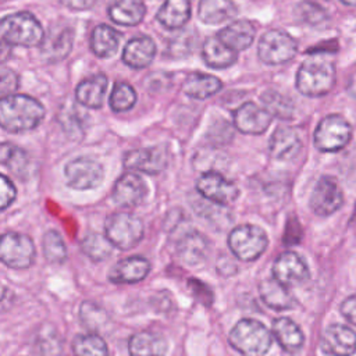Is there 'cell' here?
<instances>
[{"mask_svg": "<svg viewBox=\"0 0 356 356\" xmlns=\"http://www.w3.org/2000/svg\"><path fill=\"white\" fill-rule=\"evenodd\" d=\"M107 89V78L104 74H97L83 79L75 89L76 102L89 108H99Z\"/></svg>", "mask_w": 356, "mask_h": 356, "instance_id": "484cf974", "label": "cell"}, {"mask_svg": "<svg viewBox=\"0 0 356 356\" xmlns=\"http://www.w3.org/2000/svg\"><path fill=\"white\" fill-rule=\"evenodd\" d=\"M320 348L328 356H352L356 352V332L339 323L330 324L323 331Z\"/></svg>", "mask_w": 356, "mask_h": 356, "instance_id": "5bb4252c", "label": "cell"}, {"mask_svg": "<svg viewBox=\"0 0 356 356\" xmlns=\"http://www.w3.org/2000/svg\"><path fill=\"white\" fill-rule=\"evenodd\" d=\"M64 175L70 188L75 191H89L103 182L104 170L96 160L82 156L65 164Z\"/></svg>", "mask_w": 356, "mask_h": 356, "instance_id": "30bf717a", "label": "cell"}, {"mask_svg": "<svg viewBox=\"0 0 356 356\" xmlns=\"http://www.w3.org/2000/svg\"><path fill=\"white\" fill-rule=\"evenodd\" d=\"M335 85L334 63L323 56H313L305 60L296 74L298 90L309 97L327 95Z\"/></svg>", "mask_w": 356, "mask_h": 356, "instance_id": "7a4b0ae2", "label": "cell"}, {"mask_svg": "<svg viewBox=\"0 0 356 356\" xmlns=\"http://www.w3.org/2000/svg\"><path fill=\"white\" fill-rule=\"evenodd\" d=\"M254 35L256 29L250 21L238 19L224 26L217 36L232 50L241 51L253 43Z\"/></svg>", "mask_w": 356, "mask_h": 356, "instance_id": "cb8c5ba5", "label": "cell"}, {"mask_svg": "<svg viewBox=\"0 0 356 356\" xmlns=\"http://www.w3.org/2000/svg\"><path fill=\"white\" fill-rule=\"evenodd\" d=\"M122 163L127 170L146 174H160L168 165V152L163 145L134 149L124 154Z\"/></svg>", "mask_w": 356, "mask_h": 356, "instance_id": "4fadbf2b", "label": "cell"}, {"mask_svg": "<svg viewBox=\"0 0 356 356\" xmlns=\"http://www.w3.org/2000/svg\"><path fill=\"white\" fill-rule=\"evenodd\" d=\"M35 349L39 356H60L61 341L57 331L50 328H40L35 338Z\"/></svg>", "mask_w": 356, "mask_h": 356, "instance_id": "60d3db41", "label": "cell"}, {"mask_svg": "<svg viewBox=\"0 0 356 356\" xmlns=\"http://www.w3.org/2000/svg\"><path fill=\"white\" fill-rule=\"evenodd\" d=\"M293 14L299 22L310 25V26H317L327 19L325 10L321 6H318L317 3L310 1V0L298 3L293 10Z\"/></svg>", "mask_w": 356, "mask_h": 356, "instance_id": "ab89813d", "label": "cell"}, {"mask_svg": "<svg viewBox=\"0 0 356 356\" xmlns=\"http://www.w3.org/2000/svg\"><path fill=\"white\" fill-rule=\"evenodd\" d=\"M156 56V43L150 36L139 35L131 39L122 50V61L132 68L147 67Z\"/></svg>", "mask_w": 356, "mask_h": 356, "instance_id": "44dd1931", "label": "cell"}, {"mask_svg": "<svg viewBox=\"0 0 356 356\" xmlns=\"http://www.w3.org/2000/svg\"><path fill=\"white\" fill-rule=\"evenodd\" d=\"M18 86V76L11 70H7L6 67L1 68V82H0V92L1 97L13 95V92Z\"/></svg>", "mask_w": 356, "mask_h": 356, "instance_id": "f6af8a7d", "label": "cell"}, {"mask_svg": "<svg viewBox=\"0 0 356 356\" xmlns=\"http://www.w3.org/2000/svg\"><path fill=\"white\" fill-rule=\"evenodd\" d=\"M136 103V92L127 82H115L110 95V107L115 113L128 111Z\"/></svg>", "mask_w": 356, "mask_h": 356, "instance_id": "f35d334b", "label": "cell"}, {"mask_svg": "<svg viewBox=\"0 0 356 356\" xmlns=\"http://www.w3.org/2000/svg\"><path fill=\"white\" fill-rule=\"evenodd\" d=\"M43 256L50 263H64L67 260V246L63 236L56 229H49L43 235Z\"/></svg>", "mask_w": 356, "mask_h": 356, "instance_id": "74e56055", "label": "cell"}, {"mask_svg": "<svg viewBox=\"0 0 356 356\" xmlns=\"http://www.w3.org/2000/svg\"><path fill=\"white\" fill-rule=\"evenodd\" d=\"M146 193L147 188L142 177L136 172H125L115 181L111 197L118 206L129 209L139 206L145 200Z\"/></svg>", "mask_w": 356, "mask_h": 356, "instance_id": "e0dca14e", "label": "cell"}, {"mask_svg": "<svg viewBox=\"0 0 356 356\" xmlns=\"http://www.w3.org/2000/svg\"><path fill=\"white\" fill-rule=\"evenodd\" d=\"M118 44H120V33L114 28L106 24H100L95 26V29L92 31L90 49L97 57L106 58L113 56L117 51Z\"/></svg>", "mask_w": 356, "mask_h": 356, "instance_id": "1f68e13d", "label": "cell"}, {"mask_svg": "<svg viewBox=\"0 0 356 356\" xmlns=\"http://www.w3.org/2000/svg\"><path fill=\"white\" fill-rule=\"evenodd\" d=\"M74 42V32L71 28H64L57 33H49L42 43V56L49 63H56L65 58Z\"/></svg>", "mask_w": 356, "mask_h": 356, "instance_id": "f1b7e54d", "label": "cell"}, {"mask_svg": "<svg viewBox=\"0 0 356 356\" xmlns=\"http://www.w3.org/2000/svg\"><path fill=\"white\" fill-rule=\"evenodd\" d=\"M104 231L106 236L115 248L121 250H129L142 241L145 227L139 217L131 213L120 211L107 217Z\"/></svg>", "mask_w": 356, "mask_h": 356, "instance_id": "8992f818", "label": "cell"}, {"mask_svg": "<svg viewBox=\"0 0 356 356\" xmlns=\"http://www.w3.org/2000/svg\"><path fill=\"white\" fill-rule=\"evenodd\" d=\"M36 249L32 239L19 232H6L0 242L1 261L14 270H25L35 263Z\"/></svg>", "mask_w": 356, "mask_h": 356, "instance_id": "52a82bcc", "label": "cell"}, {"mask_svg": "<svg viewBox=\"0 0 356 356\" xmlns=\"http://www.w3.org/2000/svg\"><path fill=\"white\" fill-rule=\"evenodd\" d=\"M221 88L222 83L217 76L203 72L189 74L182 83V90L185 95L197 100H204L216 95Z\"/></svg>", "mask_w": 356, "mask_h": 356, "instance_id": "83f0119b", "label": "cell"}, {"mask_svg": "<svg viewBox=\"0 0 356 356\" xmlns=\"http://www.w3.org/2000/svg\"><path fill=\"white\" fill-rule=\"evenodd\" d=\"M156 18L164 28L178 29L191 18V3L189 0H165Z\"/></svg>", "mask_w": 356, "mask_h": 356, "instance_id": "4dcf8cb0", "label": "cell"}, {"mask_svg": "<svg viewBox=\"0 0 356 356\" xmlns=\"http://www.w3.org/2000/svg\"><path fill=\"white\" fill-rule=\"evenodd\" d=\"M79 317L82 323L90 330H100L107 321V316L97 305L92 302H83L79 309Z\"/></svg>", "mask_w": 356, "mask_h": 356, "instance_id": "b9f144b4", "label": "cell"}, {"mask_svg": "<svg viewBox=\"0 0 356 356\" xmlns=\"http://www.w3.org/2000/svg\"><path fill=\"white\" fill-rule=\"evenodd\" d=\"M146 14V6L142 0H115L108 7V17L113 22L132 26L138 25Z\"/></svg>", "mask_w": 356, "mask_h": 356, "instance_id": "f546056e", "label": "cell"}, {"mask_svg": "<svg viewBox=\"0 0 356 356\" xmlns=\"http://www.w3.org/2000/svg\"><path fill=\"white\" fill-rule=\"evenodd\" d=\"M60 124L68 134H81L82 132V121L79 120V113L76 114V110L70 107L68 110H63L60 114Z\"/></svg>", "mask_w": 356, "mask_h": 356, "instance_id": "7bdbcfd3", "label": "cell"}, {"mask_svg": "<svg viewBox=\"0 0 356 356\" xmlns=\"http://www.w3.org/2000/svg\"><path fill=\"white\" fill-rule=\"evenodd\" d=\"M202 57L211 68H227L236 61V51L228 47L218 36H209L202 46Z\"/></svg>", "mask_w": 356, "mask_h": 356, "instance_id": "4316f807", "label": "cell"}, {"mask_svg": "<svg viewBox=\"0 0 356 356\" xmlns=\"http://www.w3.org/2000/svg\"><path fill=\"white\" fill-rule=\"evenodd\" d=\"M196 189L204 199L218 206H228L239 196L236 184L217 171L203 172L196 181Z\"/></svg>", "mask_w": 356, "mask_h": 356, "instance_id": "8fae6325", "label": "cell"}, {"mask_svg": "<svg viewBox=\"0 0 356 356\" xmlns=\"http://www.w3.org/2000/svg\"><path fill=\"white\" fill-rule=\"evenodd\" d=\"M197 11L204 24L217 25L231 19L236 13V7L231 0H200Z\"/></svg>", "mask_w": 356, "mask_h": 356, "instance_id": "d6a6232c", "label": "cell"}, {"mask_svg": "<svg viewBox=\"0 0 356 356\" xmlns=\"http://www.w3.org/2000/svg\"><path fill=\"white\" fill-rule=\"evenodd\" d=\"M259 293L261 300L273 310H289L296 305V299L289 291V286L281 284L274 277L266 278L259 284Z\"/></svg>", "mask_w": 356, "mask_h": 356, "instance_id": "ffe728a7", "label": "cell"}, {"mask_svg": "<svg viewBox=\"0 0 356 356\" xmlns=\"http://www.w3.org/2000/svg\"><path fill=\"white\" fill-rule=\"evenodd\" d=\"M177 253L179 260L186 266H197L207 257L209 242L203 234L192 229L179 239Z\"/></svg>", "mask_w": 356, "mask_h": 356, "instance_id": "7402d4cb", "label": "cell"}, {"mask_svg": "<svg viewBox=\"0 0 356 356\" xmlns=\"http://www.w3.org/2000/svg\"><path fill=\"white\" fill-rule=\"evenodd\" d=\"M298 44L295 39L280 29H271L266 32L257 44L259 58L270 65L284 64L293 58Z\"/></svg>", "mask_w": 356, "mask_h": 356, "instance_id": "9c48e42d", "label": "cell"}, {"mask_svg": "<svg viewBox=\"0 0 356 356\" xmlns=\"http://www.w3.org/2000/svg\"><path fill=\"white\" fill-rule=\"evenodd\" d=\"M44 118V107L36 99L13 93L0 100V124L13 134L26 132L36 128Z\"/></svg>", "mask_w": 356, "mask_h": 356, "instance_id": "6da1fadb", "label": "cell"}, {"mask_svg": "<svg viewBox=\"0 0 356 356\" xmlns=\"http://www.w3.org/2000/svg\"><path fill=\"white\" fill-rule=\"evenodd\" d=\"M58 3H61L63 6L75 10V11H83L88 10L90 7H93L96 0H57Z\"/></svg>", "mask_w": 356, "mask_h": 356, "instance_id": "c3c4849f", "label": "cell"}, {"mask_svg": "<svg viewBox=\"0 0 356 356\" xmlns=\"http://www.w3.org/2000/svg\"><path fill=\"white\" fill-rule=\"evenodd\" d=\"M75 356H108V348L104 339L97 334H81L72 341Z\"/></svg>", "mask_w": 356, "mask_h": 356, "instance_id": "d590c367", "label": "cell"}, {"mask_svg": "<svg viewBox=\"0 0 356 356\" xmlns=\"http://www.w3.org/2000/svg\"><path fill=\"white\" fill-rule=\"evenodd\" d=\"M271 328L274 338L285 352L295 353L303 346L305 335L299 325L289 317L274 318Z\"/></svg>", "mask_w": 356, "mask_h": 356, "instance_id": "d4e9b609", "label": "cell"}, {"mask_svg": "<svg viewBox=\"0 0 356 356\" xmlns=\"http://www.w3.org/2000/svg\"><path fill=\"white\" fill-rule=\"evenodd\" d=\"M131 356H163L168 349L165 337L156 331H139L128 341Z\"/></svg>", "mask_w": 356, "mask_h": 356, "instance_id": "603a6c76", "label": "cell"}, {"mask_svg": "<svg viewBox=\"0 0 356 356\" xmlns=\"http://www.w3.org/2000/svg\"><path fill=\"white\" fill-rule=\"evenodd\" d=\"M0 38L8 46L32 47L43 43L44 31L33 14L19 11L8 14L1 19Z\"/></svg>", "mask_w": 356, "mask_h": 356, "instance_id": "3957f363", "label": "cell"}, {"mask_svg": "<svg viewBox=\"0 0 356 356\" xmlns=\"http://www.w3.org/2000/svg\"><path fill=\"white\" fill-rule=\"evenodd\" d=\"M261 103L271 115H275L281 120H289L293 114V103L291 99L275 90H266L261 95Z\"/></svg>", "mask_w": 356, "mask_h": 356, "instance_id": "8d00e7d4", "label": "cell"}, {"mask_svg": "<svg viewBox=\"0 0 356 356\" xmlns=\"http://www.w3.org/2000/svg\"><path fill=\"white\" fill-rule=\"evenodd\" d=\"M343 4L346 6H352V7H356V0H341Z\"/></svg>", "mask_w": 356, "mask_h": 356, "instance_id": "f907efd6", "label": "cell"}, {"mask_svg": "<svg viewBox=\"0 0 356 356\" xmlns=\"http://www.w3.org/2000/svg\"><path fill=\"white\" fill-rule=\"evenodd\" d=\"M348 93L356 99V71L349 76V81H348Z\"/></svg>", "mask_w": 356, "mask_h": 356, "instance_id": "681fc988", "label": "cell"}, {"mask_svg": "<svg viewBox=\"0 0 356 356\" xmlns=\"http://www.w3.org/2000/svg\"><path fill=\"white\" fill-rule=\"evenodd\" d=\"M310 209L316 216L327 217L334 214L343 203V195L338 181L331 175H323L313 188Z\"/></svg>", "mask_w": 356, "mask_h": 356, "instance_id": "7c38bea8", "label": "cell"}, {"mask_svg": "<svg viewBox=\"0 0 356 356\" xmlns=\"http://www.w3.org/2000/svg\"><path fill=\"white\" fill-rule=\"evenodd\" d=\"M229 343L245 356H263L271 348L273 335L259 320L242 318L231 330Z\"/></svg>", "mask_w": 356, "mask_h": 356, "instance_id": "277c9868", "label": "cell"}, {"mask_svg": "<svg viewBox=\"0 0 356 356\" xmlns=\"http://www.w3.org/2000/svg\"><path fill=\"white\" fill-rule=\"evenodd\" d=\"M342 316L353 325H356V295L348 296L339 306Z\"/></svg>", "mask_w": 356, "mask_h": 356, "instance_id": "bcb514c9", "label": "cell"}, {"mask_svg": "<svg viewBox=\"0 0 356 356\" xmlns=\"http://www.w3.org/2000/svg\"><path fill=\"white\" fill-rule=\"evenodd\" d=\"M309 267L295 252L281 253L273 264V277L286 286H295L309 280Z\"/></svg>", "mask_w": 356, "mask_h": 356, "instance_id": "9a60e30c", "label": "cell"}, {"mask_svg": "<svg viewBox=\"0 0 356 356\" xmlns=\"http://www.w3.org/2000/svg\"><path fill=\"white\" fill-rule=\"evenodd\" d=\"M228 246L232 254L242 261H254L268 246L266 231L254 224H242L231 229Z\"/></svg>", "mask_w": 356, "mask_h": 356, "instance_id": "5b68a950", "label": "cell"}, {"mask_svg": "<svg viewBox=\"0 0 356 356\" xmlns=\"http://www.w3.org/2000/svg\"><path fill=\"white\" fill-rule=\"evenodd\" d=\"M17 197V189L13 184V181L1 174L0 177V206L1 210H6Z\"/></svg>", "mask_w": 356, "mask_h": 356, "instance_id": "ee69618b", "label": "cell"}, {"mask_svg": "<svg viewBox=\"0 0 356 356\" xmlns=\"http://www.w3.org/2000/svg\"><path fill=\"white\" fill-rule=\"evenodd\" d=\"M350 136V124L339 114H330L318 122L314 131V146L320 152H338L349 143Z\"/></svg>", "mask_w": 356, "mask_h": 356, "instance_id": "ba28073f", "label": "cell"}, {"mask_svg": "<svg viewBox=\"0 0 356 356\" xmlns=\"http://www.w3.org/2000/svg\"><path fill=\"white\" fill-rule=\"evenodd\" d=\"M150 263L142 256H129L118 260L108 273V280L114 284H135L147 277Z\"/></svg>", "mask_w": 356, "mask_h": 356, "instance_id": "ac0fdd59", "label": "cell"}, {"mask_svg": "<svg viewBox=\"0 0 356 356\" xmlns=\"http://www.w3.org/2000/svg\"><path fill=\"white\" fill-rule=\"evenodd\" d=\"M0 161L6 168H8L17 177L19 178L26 177L29 170V156L24 149L13 143L4 142L0 149Z\"/></svg>", "mask_w": 356, "mask_h": 356, "instance_id": "836d02e7", "label": "cell"}, {"mask_svg": "<svg viewBox=\"0 0 356 356\" xmlns=\"http://www.w3.org/2000/svg\"><path fill=\"white\" fill-rule=\"evenodd\" d=\"M271 117L273 115L266 108L259 107L253 102L243 103L232 114L234 127L248 135H260L267 131L271 124Z\"/></svg>", "mask_w": 356, "mask_h": 356, "instance_id": "2e32d148", "label": "cell"}, {"mask_svg": "<svg viewBox=\"0 0 356 356\" xmlns=\"http://www.w3.org/2000/svg\"><path fill=\"white\" fill-rule=\"evenodd\" d=\"M300 238H302L300 224L296 220L288 221L286 231H285V235H284V242L288 243V245H293V243H298L300 241Z\"/></svg>", "mask_w": 356, "mask_h": 356, "instance_id": "7dc6e473", "label": "cell"}, {"mask_svg": "<svg viewBox=\"0 0 356 356\" xmlns=\"http://www.w3.org/2000/svg\"><path fill=\"white\" fill-rule=\"evenodd\" d=\"M113 246L107 236L97 232L88 234L81 242L82 252L93 261L107 260L113 253Z\"/></svg>", "mask_w": 356, "mask_h": 356, "instance_id": "e575fe53", "label": "cell"}, {"mask_svg": "<svg viewBox=\"0 0 356 356\" xmlns=\"http://www.w3.org/2000/svg\"><path fill=\"white\" fill-rule=\"evenodd\" d=\"M302 149V140L298 132L289 127H281L274 131L270 138V154L281 161L295 159Z\"/></svg>", "mask_w": 356, "mask_h": 356, "instance_id": "d6986e66", "label": "cell"}]
</instances>
